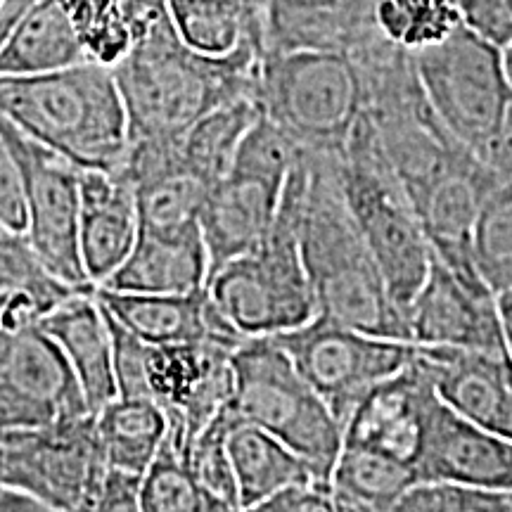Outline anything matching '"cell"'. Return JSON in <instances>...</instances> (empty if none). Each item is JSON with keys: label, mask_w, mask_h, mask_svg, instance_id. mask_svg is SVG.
<instances>
[{"label": "cell", "mask_w": 512, "mask_h": 512, "mask_svg": "<svg viewBox=\"0 0 512 512\" xmlns=\"http://www.w3.org/2000/svg\"><path fill=\"white\" fill-rule=\"evenodd\" d=\"M264 50L247 43L228 57H202L178 41L169 12L140 34L112 72L131 140H181L197 119L235 98H256Z\"/></svg>", "instance_id": "1"}, {"label": "cell", "mask_w": 512, "mask_h": 512, "mask_svg": "<svg viewBox=\"0 0 512 512\" xmlns=\"http://www.w3.org/2000/svg\"><path fill=\"white\" fill-rule=\"evenodd\" d=\"M309 162L299 249L318 313L368 335L413 342L408 318L394 304L380 266L363 240L339 183V155H313Z\"/></svg>", "instance_id": "2"}, {"label": "cell", "mask_w": 512, "mask_h": 512, "mask_svg": "<svg viewBox=\"0 0 512 512\" xmlns=\"http://www.w3.org/2000/svg\"><path fill=\"white\" fill-rule=\"evenodd\" d=\"M0 119L79 169L119 171L128 117L112 67L81 62L38 76H0Z\"/></svg>", "instance_id": "3"}, {"label": "cell", "mask_w": 512, "mask_h": 512, "mask_svg": "<svg viewBox=\"0 0 512 512\" xmlns=\"http://www.w3.org/2000/svg\"><path fill=\"white\" fill-rule=\"evenodd\" d=\"M309 162L306 152L283 185L275 221L252 252L223 264L207 280L209 297L242 337H273L318 316V302L299 249Z\"/></svg>", "instance_id": "4"}, {"label": "cell", "mask_w": 512, "mask_h": 512, "mask_svg": "<svg viewBox=\"0 0 512 512\" xmlns=\"http://www.w3.org/2000/svg\"><path fill=\"white\" fill-rule=\"evenodd\" d=\"M339 183L394 304L408 313L430 273L432 249L366 110L339 155Z\"/></svg>", "instance_id": "5"}, {"label": "cell", "mask_w": 512, "mask_h": 512, "mask_svg": "<svg viewBox=\"0 0 512 512\" xmlns=\"http://www.w3.org/2000/svg\"><path fill=\"white\" fill-rule=\"evenodd\" d=\"M230 368L228 406L235 418L290 446L313 467L320 484L330 486L344 427L283 347L273 337L242 339L230 354Z\"/></svg>", "instance_id": "6"}, {"label": "cell", "mask_w": 512, "mask_h": 512, "mask_svg": "<svg viewBox=\"0 0 512 512\" xmlns=\"http://www.w3.org/2000/svg\"><path fill=\"white\" fill-rule=\"evenodd\" d=\"M256 102L304 152L342 155L366 110V91L347 53H266L259 64Z\"/></svg>", "instance_id": "7"}, {"label": "cell", "mask_w": 512, "mask_h": 512, "mask_svg": "<svg viewBox=\"0 0 512 512\" xmlns=\"http://www.w3.org/2000/svg\"><path fill=\"white\" fill-rule=\"evenodd\" d=\"M413 64L441 126L479 155L512 110L503 50L460 24L441 43L415 50Z\"/></svg>", "instance_id": "8"}, {"label": "cell", "mask_w": 512, "mask_h": 512, "mask_svg": "<svg viewBox=\"0 0 512 512\" xmlns=\"http://www.w3.org/2000/svg\"><path fill=\"white\" fill-rule=\"evenodd\" d=\"M273 339L342 427L370 389L411 366L418 354V344L368 335L320 313Z\"/></svg>", "instance_id": "9"}, {"label": "cell", "mask_w": 512, "mask_h": 512, "mask_svg": "<svg viewBox=\"0 0 512 512\" xmlns=\"http://www.w3.org/2000/svg\"><path fill=\"white\" fill-rule=\"evenodd\" d=\"M95 415L0 432V486L55 512H74L107 475Z\"/></svg>", "instance_id": "10"}, {"label": "cell", "mask_w": 512, "mask_h": 512, "mask_svg": "<svg viewBox=\"0 0 512 512\" xmlns=\"http://www.w3.org/2000/svg\"><path fill=\"white\" fill-rule=\"evenodd\" d=\"M5 138L12 147L24 183L27 235L31 247L57 278L76 290H95L81 264L79 211L81 169L69 159L24 136L0 119Z\"/></svg>", "instance_id": "11"}, {"label": "cell", "mask_w": 512, "mask_h": 512, "mask_svg": "<svg viewBox=\"0 0 512 512\" xmlns=\"http://www.w3.org/2000/svg\"><path fill=\"white\" fill-rule=\"evenodd\" d=\"M91 413L79 380L41 323L0 328V432Z\"/></svg>", "instance_id": "12"}, {"label": "cell", "mask_w": 512, "mask_h": 512, "mask_svg": "<svg viewBox=\"0 0 512 512\" xmlns=\"http://www.w3.org/2000/svg\"><path fill=\"white\" fill-rule=\"evenodd\" d=\"M233 349L214 342L150 347L147 392L185 434V448L233 394ZM183 448V451H185Z\"/></svg>", "instance_id": "13"}, {"label": "cell", "mask_w": 512, "mask_h": 512, "mask_svg": "<svg viewBox=\"0 0 512 512\" xmlns=\"http://www.w3.org/2000/svg\"><path fill=\"white\" fill-rule=\"evenodd\" d=\"M415 477L418 484L508 494L512 491V441L465 420L437 396L427 415Z\"/></svg>", "instance_id": "14"}, {"label": "cell", "mask_w": 512, "mask_h": 512, "mask_svg": "<svg viewBox=\"0 0 512 512\" xmlns=\"http://www.w3.org/2000/svg\"><path fill=\"white\" fill-rule=\"evenodd\" d=\"M498 181L501 178L470 150L427 190L415 207L432 254L460 283L475 292H491L475 266L472 238L479 209Z\"/></svg>", "instance_id": "15"}, {"label": "cell", "mask_w": 512, "mask_h": 512, "mask_svg": "<svg viewBox=\"0 0 512 512\" xmlns=\"http://www.w3.org/2000/svg\"><path fill=\"white\" fill-rule=\"evenodd\" d=\"M413 344L467 351H508L494 292H475L460 283L432 254L430 273L408 306Z\"/></svg>", "instance_id": "16"}, {"label": "cell", "mask_w": 512, "mask_h": 512, "mask_svg": "<svg viewBox=\"0 0 512 512\" xmlns=\"http://www.w3.org/2000/svg\"><path fill=\"white\" fill-rule=\"evenodd\" d=\"M434 399L432 380L413 361L363 396L344 422L342 446L368 448L415 470Z\"/></svg>", "instance_id": "17"}, {"label": "cell", "mask_w": 512, "mask_h": 512, "mask_svg": "<svg viewBox=\"0 0 512 512\" xmlns=\"http://www.w3.org/2000/svg\"><path fill=\"white\" fill-rule=\"evenodd\" d=\"M415 363L451 411L512 441V358L508 351L422 347Z\"/></svg>", "instance_id": "18"}, {"label": "cell", "mask_w": 512, "mask_h": 512, "mask_svg": "<svg viewBox=\"0 0 512 512\" xmlns=\"http://www.w3.org/2000/svg\"><path fill=\"white\" fill-rule=\"evenodd\" d=\"M95 297L114 320L155 347L214 342L235 349L245 339L219 311L207 287L185 294H136L95 287Z\"/></svg>", "instance_id": "19"}, {"label": "cell", "mask_w": 512, "mask_h": 512, "mask_svg": "<svg viewBox=\"0 0 512 512\" xmlns=\"http://www.w3.org/2000/svg\"><path fill=\"white\" fill-rule=\"evenodd\" d=\"M380 34L375 0H268L264 15L266 53H347Z\"/></svg>", "instance_id": "20"}, {"label": "cell", "mask_w": 512, "mask_h": 512, "mask_svg": "<svg viewBox=\"0 0 512 512\" xmlns=\"http://www.w3.org/2000/svg\"><path fill=\"white\" fill-rule=\"evenodd\" d=\"M283 185L228 171L214 183L200 211V230L209 254V275L252 252L275 221Z\"/></svg>", "instance_id": "21"}, {"label": "cell", "mask_w": 512, "mask_h": 512, "mask_svg": "<svg viewBox=\"0 0 512 512\" xmlns=\"http://www.w3.org/2000/svg\"><path fill=\"white\" fill-rule=\"evenodd\" d=\"M79 252L93 287L124 264L136 245L138 211L133 188L119 171L81 169L79 178Z\"/></svg>", "instance_id": "22"}, {"label": "cell", "mask_w": 512, "mask_h": 512, "mask_svg": "<svg viewBox=\"0 0 512 512\" xmlns=\"http://www.w3.org/2000/svg\"><path fill=\"white\" fill-rule=\"evenodd\" d=\"M209 254L200 226L181 230L138 228L136 245L117 271L107 278V290L136 294H185L207 287Z\"/></svg>", "instance_id": "23"}, {"label": "cell", "mask_w": 512, "mask_h": 512, "mask_svg": "<svg viewBox=\"0 0 512 512\" xmlns=\"http://www.w3.org/2000/svg\"><path fill=\"white\" fill-rule=\"evenodd\" d=\"M72 366L91 413L117 399L112 366V337L95 290L76 292L41 320Z\"/></svg>", "instance_id": "24"}, {"label": "cell", "mask_w": 512, "mask_h": 512, "mask_svg": "<svg viewBox=\"0 0 512 512\" xmlns=\"http://www.w3.org/2000/svg\"><path fill=\"white\" fill-rule=\"evenodd\" d=\"M76 292L88 290H76L57 278L27 235L0 223V328L41 323Z\"/></svg>", "instance_id": "25"}, {"label": "cell", "mask_w": 512, "mask_h": 512, "mask_svg": "<svg viewBox=\"0 0 512 512\" xmlns=\"http://www.w3.org/2000/svg\"><path fill=\"white\" fill-rule=\"evenodd\" d=\"M230 465L240 508L261 503L287 489H323L313 467L261 427L240 422L228 439Z\"/></svg>", "instance_id": "26"}, {"label": "cell", "mask_w": 512, "mask_h": 512, "mask_svg": "<svg viewBox=\"0 0 512 512\" xmlns=\"http://www.w3.org/2000/svg\"><path fill=\"white\" fill-rule=\"evenodd\" d=\"M268 0H166L178 41L202 57H228L247 43L264 50Z\"/></svg>", "instance_id": "27"}, {"label": "cell", "mask_w": 512, "mask_h": 512, "mask_svg": "<svg viewBox=\"0 0 512 512\" xmlns=\"http://www.w3.org/2000/svg\"><path fill=\"white\" fill-rule=\"evenodd\" d=\"M91 57L60 0H41L0 46V76L60 72Z\"/></svg>", "instance_id": "28"}, {"label": "cell", "mask_w": 512, "mask_h": 512, "mask_svg": "<svg viewBox=\"0 0 512 512\" xmlns=\"http://www.w3.org/2000/svg\"><path fill=\"white\" fill-rule=\"evenodd\" d=\"M93 415L107 467L143 477L169 432L164 408L152 399L117 396Z\"/></svg>", "instance_id": "29"}, {"label": "cell", "mask_w": 512, "mask_h": 512, "mask_svg": "<svg viewBox=\"0 0 512 512\" xmlns=\"http://www.w3.org/2000/svg\"><path fill=\"white\" fill-rule=\"evenodd\" d=\"M259 117L261 107L256 98H235L214 107L181 138L183 164L211 188L228 176L242 140Z\"/></svg>", "instance_id": "30"}, {"label": "cell", "mask_w": 512, "mask_h": 512, "mask_svg": "<svg viewBox=\"0 0 512 512\" xmlns=\"http://www.w3.org/2000/svg\"><path fill=\"white\" fill-rule=\"evenodd\" d=\"M413 486H418V477L411 465L368 448L342 446L330 477L328 496L332 503L387 510Z\"/></svg>", "instance_id": "31"}, {"label": "cell", "mask_w": 512, "mask_h": 512, "mask_svg": "<svg viewBox=\"0 0 512 512\" xmlns=\"http://www.w3.org/2000/svg\"><path fill=\"white\" fill-rule=\"evenodd\" d=\"M472 254L491 292L512 290V181H498L486 195L475 223Z\"/></svg>", "instance_id": "32"}, {"label": "cell", "mask_w": 512, "mask_h": 512, "mask_svg": "<svg viewBox=\"0 0 512 512\" xmlns=\"http://www.w3.org/2000/svg\"><path fill=\"white\" fill-rule=\"evenodd\" d=\"M380 34L408 53L430 48L460 27L453 0H375Z\"/></svg>", "instance_id": "33"}, {"label": "cell", "mask_w": 512, "mask_h": 512, "mask_svg": "<svg viewBox=\"0 0 512 512\" xmlns=\"http://www.w3.org/2000/svg\"><path fill=\"white\" fill-rule=\"evenodd\" d=\"M240 425L230 406L221 408L209 425L190 441V446L183 451V460L188 465L190 475L202 486L207 494L230 505H238V486H235L233 465H230L228 439L230 432Z\"/></svg>", "instance_id": "34"}, {"label": "cell", "mask_w": 512, "mask_h": 512, "mask_svg": "<svg viewBox=\"0 0 512 512\" xmlns=\"http://www.w3.org/2000/svg\"><path fill=\"white\" fill-rule=\"evenodd\" d=\"M389 512H508L505 494L446 484H418Z\"/></svg>", "instance_id": "35"}, {"label": "cell", "mask_w": 512, "mask_h": 512, "mask_svg": "<svg viewBox=\"0 0 512 512\" xmlns=\"http://www.w3.org/2000/svg\"><path fill=\"white\" fill-rule=\"evenodd\" d=\"M105 316L112 337V366L114 382H117V396H124V399H150V392H147V358H150L152 344L143 342L131 330H126L107 311Z\"/></svg>", "instance_id": "36"}, {"label": "cell", "mask_w": 512, "mask_h": 512, "mask_svg": "<svg viewBox=\"0 0 512 512\" xmlns=\"http://www.w3.org/2000/svg\"><path fill=\"white\" fill-rule=\"evenodd\" d=\"M460 24L496 48L512 41V0H453Z\"/></svg>", "instance_id": "37"}, {"label": "cell", "mask_w": 512, "mask_h": 512, "mask_svg": "<svg viewBox=\"0 0 512 512\" xmlns=\"http://www.w3.org/2000/svg\"><path fill=\"white\" fill-rule=\"evenodd\" d=\"M0 223L24 233L27 207H24V183L12 147L0 128Z\"/></svg>", "instance_id": "38"}, {"label": "cell", "mask_w": 512, "mask_h": 512, "mask_svg": "<svg viewBox=\"0 0 512 512\" xmlns=\"http://www.w3.org/2000/svg\"><path fill=\"white\" fill-rule=\"evenodd\" d=\"M98 512H143L140 505V477L119 470H107L98 496Z\"/></svg>", "instance_id": "39"}, {"label": "cell", "mask_w": 512, "mask_h": 512, "mask_svg": "<svg viewBox=\"0 0 512 512\" xmlns=\"http://www.w3.org/2000/svg\"><path fill=\"white\" fill-rule=\"evenodd\" d=\"M501 181H512V110L505 117L496 138L477 155Z\"/></svg>", "instance_id": "40"}, {"label": "cell", "mask_w": 512, "mask_h": 512, "mask_svg": "<svg viewBox=\"0 0 512 512\" xmlns=\"http://www.w3.org/2000/svg\"><path fill=\"white\" fill-rule=\"evenodd\" d=\"M325 494L328 491L323 489H287L283 494L266 498V501L240 508V512H306Z\"/></svg>", "instance_id": "41"}, {"label": "cell", "mask_w": 512, "mask_h": 512, "mask_svg": "<svg viewBox=\"0 0 512 512\" xmlns=\"http://www.w3.org/2000/svg\"><path fill=\"white\" fill-rule=\"evenodd\" d=\"M41 0H0V46Z\"/></svg>", "instance_id": "42"}, {"label": "cell", "mask_w": 512, "mask_h": 512, "mask_svg": "<svg viewBox=\"0 0 512 512\" xmlns=\"http://www.w3.org/2000/svg\"><path fill=\"white\" fill-rule=\"evenodd\" d=\"M0 512H55L41 505L34 498L17 494V491L0 486Z\"/></svg>", "instance_id": "43"}, {"label": "cell", "mask_w": 512, "mask_h": 512, "mask_svg": "<svg viewBox=\"0 0 512 512\" xmlns=\"http://www.w3.org/2000/svg\"><path fill=\"white\" fill-rule=\"evenodd\" d=\"M496 304H498V316H501L505 347H508V354L512 358V290L496 294Z\"/></svg>", "instance_id": "44"}, {"label": "cell", "mask_w": 512, "mask_h": 512, "mask_svg": "<svg viewBox=\"0 0 512 512\" xmlns=\"http://www.w3.org/2000/svg\"><path fill=\"white\" fill-rule=\"evenodd\" d=\"M100 489H102V484H100L95 491H91V494H88L86 498H83V501L79 503V508H76L74 512H98V496H100Z\"/></svg>", "instance_id": "45"}, {"label": "cell", "mask_w": 512, "mask_h": 512, "mask_svg": "<svg viewBox=\"0 0 512 512\" xmlns=\"http://www.w3.org/2000/svg\"><path fill=\"white\" fill-rule=\"evenodd\" d=\"M332 512H389L387 510H368V508H358V505H347V503H332Z\"/></svg>", "instance_id": "46"}, {"label": "cell", "mask_w": 512, "mask_h": 512, "mask_svg": "<svg viewBox=\"0 0 512 512\" xmlns=\"http://www.w3.org/2000/svg\"><path fill=\"white\" fill-rule=\"evenodd\" d=\"M306 512H332V505H330V496H328V494H325V496H320V498H318V501H316V503H313V505H311V508H309V510H306Z\"/></svg>", "instance_id": "47"}, {"label": "cell", "mask_w": 512, "mask_h": 512, "mask_svg": "<svg viewBox=\"0 0 512 512\" xmlns=\"http://www.w3.org/2000/svg\"><path fill=\"white\" fill-rule=\"evenodd\" d=\"M503 64H505V74H508V81L512 83V41L503 48Z\"/></svg>", "instance_id": "48"}, {"label": "cell", "mask_w": 512, "mask_h": 512, "mask_svg": "<svg viewBox=\"0 0 512 512\" xmlns=\"http://www.w3.org/2000/svg\"><path fill=\"white\" fill-rule=\"evenodd\" d=\"M197 512H240V508H235V505H223V503H219V505H209V508L197 510Z\"/></svg>", "instance_id": "49"}]
</instances>
